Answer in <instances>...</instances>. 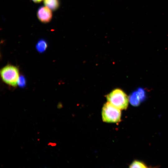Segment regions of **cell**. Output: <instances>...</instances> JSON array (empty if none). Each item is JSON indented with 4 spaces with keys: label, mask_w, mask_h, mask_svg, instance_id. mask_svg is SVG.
<instances>
[{
    "label": "cell",
    "mask_w": 168,
    "mask_h": 168,
    "mask_svg": "<svg viewBox=\"0 0 168 168\" xmlns=\"http://www.w3.org/2000/svg\"><path fill=\"white\" fill-rule=\"evenodd\" d=\"M1 77L7 85L15 87L17 86V81L20 77L19 69L15 66L8 64L0 70Z\"/></svg>",
    "instance_id": "6da1fadb"
},
{
    "label": "cell",
    "mask_w": 168,
    "mask_h": 168,
    "mask_svg": "<svg viewBox=\"0 0 168 168\" xmlns=\"http://www.w3.org/2000/svg\"><path fill=\"white\" fill-rule=\"evenodd\" d=\"M106 97L108 102L120 110L126 109L128 107L129 100L128 97L120 89H114Z\"/></svg>",
    "instance_id": "7a4b0ae2"
},
{
    "label": "cell",
    "mask_w": 168,
    "mask_h": 168,
    "mask_svg": "<svg viewBox=\"0 0 168 168\" xmlns=\"http://www.w3.org/2000/svg\"><path fill=\"white\" fill-rule=\"evenodd\" d=\"M102 116L103 121L105 122L118 123L121 120L120 110L108 102L102 107Z\"/></svg>",
    "instance_id": "3957f363"
},
{
    "label": "cell",
    "mask_w": 168,
    "mask_h": 168,
    "mask_svg": "<svg viewBox=\"0 0 168 168\" xmlns=\"http://www.w3.org/2000/svg\"><path fill=\"white\" fill-rule=\"evenodd\" d=\"M37 14L39 20L44 23L49 22L52 17L51 10L46 6L40 7L38 9Z\"/></svg>",
    "instance_id": "277c9868"
},
{
    "label": "cell",
    "mask_w": 168,
    "mask_h": 168,
    "mask_svg": "<svg viewBox=\"0 0 168 168\" xmlns=\"http://www.w3.org/2000/svg\"><path fill=\"white\" fill-rule=\"evenodd\" d=\"M48 44L47 41L44 39H40L35 45L36 50L40 53H44L47 49Z\"/></svg>",
    "instance_id": "5b68a950"
},
{
    "label": "cell",
    "mask_w": 168,
    "mask_h": 168,
    "mask_svg": "<svg viewBox=\"0 0 168 168\" xmlns=\"http://www.w3.org/2000/svg\"><path fill=\"white\" fill-rule=\"evenodd\" d=\"M44 3L45 6L52 11H55L59 7V0H44Z\"/></svg>",
    "instance_id": "8992f818"
},
{
    "label": "cell",
    "mask_w": 168,
    "mask_h": 168,
    "mask_svg": "<svg viewBox=\"0 0 168 168\" xmlns=\"http://www.w3.org/2000/svg\"><path fill=\"white\" fill-rule=\"evenodd\" d=\"M129 100L130 103L133 106H138L140 101L137 91L133 92L130 96Z\"/></svg>",
    "instance_id": "52a82bcc"
},
{
    "label": "cell",
    "mask_w": 168,
    "mask_h": 168,
    "mask_svg": "<svg viewBox=\"0 0 168 168\" xmlns=\"http://www.w3.org/2000/svg\"><path fill=\"white\" fill-rule=\"evenodd\" d=\"M130 168H145L147 167L143 163L138 161H135L130 165Z\"/></svg>",
    "instance_id": "ba28073f"
},
{
    "label": "cell",
    "mask_w": 168,
    "mask_h": 168,
    "mask_svg": "<svg viewBox=\"0 0 168 168\" xmlns=\"http://www.w3.org/2000/svg\"><path fill=\"white\" fill-rule=\"evenodd\" d=\"M26 80L25 77L20 75L17 81V86L21 88H24L26 86Z\"/></svg>",
    "instance_id": "9c48e42d"
},
{
    "label": "cell",
    "mask_w": 168,
    "mask_h": 168,
    "mask_svg": "<svg viewBox=\"0 0 168 168\" xmlns=\"http://www.w3.org/2000/svg\"><path fill=\"white\" fill-rule=\"evenodd\" d=\"M137 94L140 99V101L144 99L145 97V93L144 90L142 88H139L137 91Z\"/></svg>",
    "instance_id": "30bf717a"
},
{
    "label": "cell",
    "mask_w": 168,
    "mask_h": 168,
    "mask_svg": "<svg viewBox=\"0 0 168 168\" xmlns=\"http://www.w3.org/2000/svg\"><path fill=\"white\" fill-rule=\"evenodd\" d=\"M35 3H39L41 2L43 0H32Z\"/></svg>",
    "instance_id": "8fae6325"
},
{
    "label": "cell",
    "mask_w": 168,
    "mask_h": 168,
    "mask_svg": "<svg viewBox=\"0 0 168 168\" xmlns=\"http://www.w3.org/2000/svg\"><path fill=\"white\" fill-rule=\"evenodd\" d=\"M49 144L53 146H55L56 145V144L55 143H49Z\"/></svg>",
    "instance_id": "7c38bea8"
}]
</instances>
